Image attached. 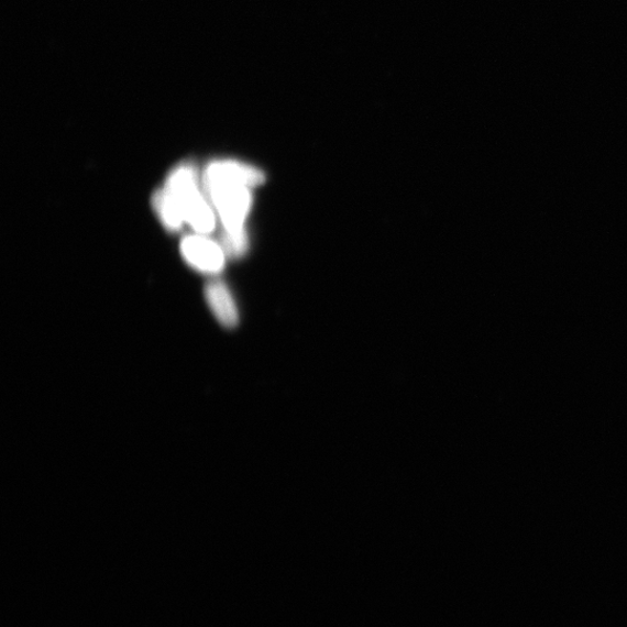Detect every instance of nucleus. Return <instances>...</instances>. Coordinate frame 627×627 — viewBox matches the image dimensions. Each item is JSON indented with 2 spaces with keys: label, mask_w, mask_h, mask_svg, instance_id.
Wrapping results in <instances>:
<instances>
[{
  "label": "nucleus",
  "mask_w": 627,
  "mask_h": 627,
  "mask_svg": "<svg viewBox=\"0 0 627 627\" xmlns=\"http://www.w3.org/2000/svg\"><path fill=\"white\" fill-rule=\"evenodd\" d=\"M164 188L178 204L185 223L190 224L198 234L208 235L217 224L216 209L200 190L197 167L184 163L175 167L167 176Z\"/></svg>",
  "instance_id": "nucleus-1"
},
{
  "label": "nucleus",
  "mask_w": 627,
  "mask_h": 627,
  "mask_svg": "<svg viewBox=\"0 0 627 627\" xmlns=\"http://www.w3.org/2000/svg\"><path fill=\"white\" fill-rule=\"evenodd\" d=\"M204 191L218 213L226 234H245L244 221L251 207L248 186L217 179H202Z\"/></svg>",
  "instance_id": "nucleus-2"
},
{
  "label": "nucleus",
  "mask_w": 627,
  "mask_h": 627,
  "mask_svg": "<svg viewBox=\"0 0 627 627\" xmlns=\"http://www.w3.org/2000/svg\"><path fill=\"white\" fill-rule=\"evenodd\" d=\"M180 253L188 264L204 274H219L224 266L226 254L222 246L202 234L184 238Z\"/></svg>",
  "instance_id": "nucleus-3"
},
{
  "label": "nucleus",
  "mask_w": 627,
  "mask_h": 627,
  "mask_svg": "<svg viewBox=\"0 0 627 627\" xmlns=\"http://www.w3.org/2000/svg\"><path fill=\"white\" fill-rule=\"evenodd\" d=\"M202 179L224 180L251 187L262 184L264 182V175L262 172L255 169V167L243 163L216 161L206 166Z\"/></svg>",
  "instance_id": "nucleus-4"
},
{
  "label": "nucleus",
  "mask_w": 627,
  "mask_h": 627,
  "mask_svg": "<svg viewBox=\"0 0 627 627\" xmlns=\"http://www.w3.org/2000/svg\"><path fill=\"white\" fill-rule=\"evenodd\" d=\"M206 301L217 320L226 328L239 324V311L232 293L224 283L218 279L208 282L205 287Z\"/></svg>",
  "instance_id": "nucleus-5"
},
{
  "label": "nucleus",
  "mask_w": 627,
  "mask_h": 627,
  "mask_svg": "<svg viewBox=\"0 0 627 627\" xmlns=\"http://www.w3.org/2000/svg\"><path fill=\"white\" fill-rule=\"evenodd\" d=\"M153 207L160 220L167 229L179 230L185 223L178 204L164 187L154 194Z\"/></svg>",
  "instance_id": "nucleus-6"
}]
</instances>
